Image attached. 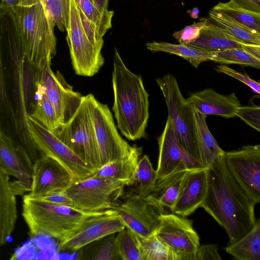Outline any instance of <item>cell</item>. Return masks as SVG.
Returning <instances> with one entry per match:
<instances>
[{"label": "cell", "instance_id": "cell-1", "mask_svg": "<svg viewBox=\"0 0 260 260\" xmlns=\"http://www.w3.org/2000/svg\"><path fill=\"white\" fill-rule=\"evenodd\" d=\"M256 204L230 172L224 155L208 168L207 192L201 207L225 231L229 245L254 226Z\"/></svg>", "mask_w": 260, "mask_h": 260}, {"label": "cell", "instance_id": "cell-2", "mask_svg": "<svg viewBox=\"0 0 260 260\" xmlns=\"http://www.w3.org/2000/svg\"><path fill=\"white\" fill-rule=\"evenodd\" d=\"M114 103L117 127L128 140L145 138L149 117V94L142 77L131 72L115 49L112 72Z\"/></svg>", "mask_w": 260, "mask_h": 260}, {"label": "cell", "instance_id": "cell-3", "mask_svg": "<svg viewBox=\"0 0 260 260\" xmlns=\"http://www.w3.org/2000/svg\"><path fill=\"white\" fill-rule=\"evenodd\" d=\"M96 212L46 202L26 194L23 197L22 215L32 237L46 236L62 241Z\"/></svg>", "mask_w": 260, "mask_h": 260}, {"label": "cell", "instance_id": "cell-4", "mask_svg": "<svg viewBox=\"0 0 260 260\" xmlns=\"http://www.w3.org/2000/svg\"><path fill=\"white\" fill-rule=\"evenodd\" d=\"M13 9L17 13L22 30L26 60L38 68L56 53L54 24L49 17L43 0H21Z\"/></svg>", "mask_w": 260, "mask_h": 260}, {"label": "cell", "instance_id": "cell-5", "mask_svg": "<svg viewBox=\"0 0 260 260\" xmlns=\"http://www.w3.org/2000/svg\"><path fill=\"white\" fill-rule=\"evenodd\" d=\"M80 158L96 171L101 168L94 129L86 96L73 116L54 133Z\"/></svg>", "mask_w": 260, "mask_h": 260}, {"label": "cell", "instance_id": "cell-6", "mask_svg": "<svg viewBox=\"0 0 260 260\" xmlns=\"http://www.w3.org/2000/svg\"><path fill=\"white\" fill-rule=\"evenodd\" d=\"M156 81L166 103L168 117L170 119L180 142L185 149L199 160L193 108L183 96L177 79L173 75L166 74Z\"/></svg>", "mask_w": 260, "mask_h": 260}, {"label": "cell", "instance_id": "cell-7", "mask_svg": "<svg viewBox=\"0 0 260 260\" xmlns=\"http://www.w3.org/2000/svg\"><path fill=\"white\" fill-rule=\"evenodd\" d=\"M111 209L121 216L126 227L137 235L147 237L154 233L160 217L166 213L164 207L150 195H140L136 189L123 191Z\"/></svg>", "mask_w": 260, "mask_h": 260}, {"label": "cell", "instance_id": "cell-8", "mask_svg": "<svg viewBox=\"0 0 260 260\" xmlns=\"http://www.w3.org/2000/svg\"><path fill=\"white\" fill-rule=\"evenodd\" d=\"M26 122L29 138L40 156L47 155L60 163L72 176L74 182L94 175L96 171L80 158L54 133L29 115L26 117Z\"/></svg>", "mask_w": 260, "mask_h": 260}, {"label": "cell", "instance_id": "cell-9", "mask_svg": "<svg viewBox=\"0 0 260 260\" xmlns=\"http://www.w3.org/2000/svg\"><path fill=\"white\" fill-rule=\"evenodd\" d=\"M125 186L126 181L93 175L72 183L62 193L72 200L74 208L98 212L111 209Z\"/></svg>", "mask_w": 260, "mask_h": 260}, {"label": "cell", "instance_id": "cell-10", "mask_svg": "<svg viewBox=\"0 0 260 260\" xmlns=\"http://www.w3.org/2000/svg\"><path fill=\"white\" fill-rule=\"evenodd\" d=\"M86 96L98 146L101 167L128 155L133 149L120 135L106 104L91 93Z\"/></svg>", "mask_w": 260, "mask_h": 260}, {"label": "cell", "instance_id": "cell-11", "mask_svg": "<svg viewBox=\"0 0 260 260\" xmlns=\"http://www.w3.org/2000/svg\"><path fill=\"white\" fill-rule=\"evenodd\" d=\"M67 40L72 64L77 75L92 77L104 64L101 51L89 41L83 29L78 5L70 0V11L68 23Z\"/></svg>", "mask_w": 260, "mask_h": 260}, {"label": "cell", "instance_id": "cell-12", "mask_svg": "<svg viewBox=\"0 0 260 260\" xmlns=\"http://www.w3.org/2000/svg\"><path fill=\"white\" fill-rule=\"evenodd\" d=\"M52 58L36 68L34 81L42 85L56 113L60 126L73 116L79 107L83 96L75 91L58 71L51 69Z\"/></svg>", "mask_w": 260, "mask_h": 260}, {"label": "cell", "instance_id": "cell-13", "mask_svg": "<svg viewBox=\"0 0 260 260\" xmlns=\"http://www.w3.org/2000/svg\"><path fill=\"white\" fill-rule=\"evenodd\" d=\"M126 227L119 213L113 209L98 211L88 217L72 234L59 241L61 251H76L105 236Z\"/></svg>", "mask_w": 260, "mask_h": 260}, {"label": "cell", "instance_id": "cell-14", "mask_svg": "<svg viewBox=\"0 0 260 260\" xmlns=\"http://www.w3.org/2000/svg\"><path fill=\"white\" fill-rule=\"evenodd\" d=\"M155 234L176 252L179 260H194L200 243L192 220L172 212L164 213Z\"/></svg>", "mask_w": 260, "mask_h": 260}, {"label": "cell", "instance_id": "cell-15", "mask_svg": "<svg viewBox=\"0 0 260 260\" xmlns=\"http://www.w3.org/2000/svg\"><path fill=\"white\" fill-rule=\"evenodd\" d=\"M224 157L237 182L256 204L260 203V145H245L225 151Z\"/></svg>", "mask_w": 260, "mask_h": 260}, {"label": "cell", "instance_id": "cell-16", "mask_svg": "<svg viewBox=\"0 0 260 260\" xmlns=\"http://www.w3.org/2000/svg\"><path fill=\"white\" fill-rule=\"evenodd\" d=\"M0 169L16 180L10 182L16 195L30 191L32 187L34 163L22 146H16L12 139L2 131L0 132Z\"/></svg>", "mask_w": 260, "mask_h": 260}, {"label": "cell", "instance_id": "cell-17", "mask_svg": "<svg viewBox=\"0 0 260 260\" xmlns=\"http://www.w3.org/2000/svg\"><path fill=\"white\" fill-rule=\"evenodd\" d=\"M157 140L158 158L156 170L157 179L172 173L180 164H183L188 169L205 168L198 159L184 147L169 117L163 132Z\"/></svg>", "mask_w": 260, "mask_h": 260}, {"label": "cell", "instance_id": "cell-18", "mask_svg": "<svg viewBox=\"0 0 260 260\" xmlns=\"http://www.w3.org/2000/svg\"><path fill=\"white\" fill-rule=\"evenodd\" d=\"M74 182L67 169L53 158L40 156L34 164L31 190L26 195L38 198L62 193Z\"/></svg>", "mask_w": 260, "mask_h": 260}, {"label": "cell", "instance_id": "cell-19", "mask_svg": "<svg viewBox=\"0 0 260 260\" xmlns=\"http://www.w3.org/2000/svg\"><path fill=\"white\" fill-rule=\"evenodd\" d=\"M208 168L190 170L185 176L172 213L186 217L201 207L207 192Z\"/></svg>", "mask_w": 260, "mask_h": 260}, {"label": "cell", "instance_id": "cell-20", "mask_svg": "<svg viewBox=\"0 0 260 260\" xmlns=\"http://www.w3.org/2000/svg\"><path fill=\"white\" fill-rule=\"evenodd\" d=\"M187 100L194 111L206 116L215 115L226 118L234 117L242 107L234 92L224 95L209 88L192 93Z\"/></svg>", "mask_w": 260, "mask_h": 260}, {"label": "cell", "instance_id": "cell-21", "mask_svg": "<svg viewBox=\"0 0 260 260\" xmlns=\"http://www.w3.org/2000/svg\"><path fill=\"white\" fill-rule=\"evenodd\" d=\"M16 194L10 185L9 176L0 169V244L7 242L17 218Z\"/></svg>", "mask_w": 260, "mask_h": 260}, {"label": "cell", "instance_id": "cell-22", "mask_svg": "<svg viewBox=\"0 0 260 260\" xmlns=\"http://www.w3.org/2000/svg\"><path fill=\"white\" fill-rule=\"evenodd\" d=\"M187 45L209 52L243 48V45L225 28L208 20L201 29L199 37Z\"/></svg>", "mask_w": 260, "mask_h": 260}, {"label": "cell", "instance_id": "cell-23", "mask_svg": "<svg viewBox=\"0 0 260 260\" xmlns=\"http://www.w3.org/2000/svg\"><path fill=\"white\" fill-rule=\"evenodd\" d=\"M190 170L192 169H188L183 164H180L172 173L156 180L149 195L171 211L179 195L183 180Z\"/></svg>", "mask_w": 260, "mask_h": 260}, {"label": "cell", "instance_id": "cell-24", "mask_svg": "<svg viewBox=\"0 0 260 260\" xmlns=\"http://www.w3.org/2000/svg\"><path fill=\"white\" fill-rule=\"evenodd\" d=\"M206 116L194 111L196 139L199 160L209 168L225 151L218 145L207 124Z\"/></svg>", "mask_w": 260, "mask_h": 260}, {"label": "cell", "instance_id": "cell-25", "mask_svg": "<svg viewBox=\"0 0 260 260\" xmlns=\"http://www.w3.org/2000/svg\"><path fill=\"white\" fill-rule=\"evenodd\" d=\"M142 149L133 145L126 156L107 164L98 169L94 176L126 181L128 186L134 184V178Z\"/></svg>", "mask_w": 260, "mask_h": 260}, {"label": "cell", "instance_id": "cell-26", "mask_svg": "<svg viewBox=\"0 0 260 260\" xmlns=\"http://www.w3.org/2000/svg\"><path fill=\"white\" fill-rule=\"evenodd\" d=\"M224 250L235 259L260 260V217L246 234Z\"/></svg>", "mask_w": 260, "mask_h": 260}, {"label": "cell", "instance_id": "cell-27", "mask_svg": "<svg viewBox=\"0 0 260 260\" xmlns=\"http://www.w3.org/2000/svg\"><path fill=\"white\" fill-rule=\"evenodd\" d=\"M148 50L153 52H165L180 56L198 68L202 63L212 60L213 52L194 48L187 44H174L153 41L146 45Z\"/></svg>", "mask_w": 260, "mask_h": 260}, {"label": "cell", "instance_id": "cell-28", "mask_svg": "<svg viewBox=\"0 0 260 260\" xmlns=\"http://www.w3.org/2000/svg\"><path fill=\"white\" fill-rule=\"evenodd\" d=\"M36 87L35 108L31 117L42 123L51 132L55 133L60 127L54 109L49 100L44 87L35 82Z\"/></svg>", "mask_w": 260, "mask_h": 260}, {"label": "cell", "instance_id": "cell-29", "mask_svg": "<svg viewBox=\"0 0 260 260\" xmlns=\"http://www.w3.org/2000/svg\"><path fill=\"white\" fill-rule=\"evenodd\" d=\"M211 22L225 28L242 44L259 45L260 35L256 34L229 16L212 9L209 12Z\"/></svg>", "mask_w": 260, "mask_h": 260}, {"label": "cell", "instance_id": "cell-30", "mask_svg": "<svg viewBox=\"0 0 260 260\" xmlns=\"http://www.w3.org/2000/svg\"><path fill=\"white\" fill-rule=\"evenodd\" d=\"M78 259L96 260L120 259L116 236L112 234L95 240L81 248Z\"/></svg>", "mask_w": 260, "mask_h": 260}, {"label": "cell", "instance_id": "cell-31", "mask_svg": "<svg viewBox=\"0 0 260 260\" xmlns=\"http://www.w3.org/2000/svg\"><path fill=\"white\" fill-rule=\"evenodd\" d=\"M144 260H179L176 252L160 239L155 232L147 237L138 235Z\"/></svg>", "mask_w": 260, "mask_h": 260}, {"label": "cell", "instance_id": "cell-32", "mask_svg": "<svg viewBox=\"0 0 260 260\" xmlns=\"http://www.w3.org/2000/svg\"><path fill=\"white\" fill-rule=\"evenodd\" d=\"M117 252L120 259L144 260L138 235L125 227L116 236Z\"/></svg>", "mask_w": 260, "mask_h": 260}, {"label": "cell", "instance_id": "cell-33", "mask_svg": "<svg viewBox=\"0 0 260 260\" xmlns=\"http://www.w3.org/2000/svg\"><path fill=\"white\" fill-rule=\"evenodd\" d=\"M212 10L224 14L253 32L260 35V14L239 8L230 2H220Z\"/></svg>", "mask_w": 260, "mask_h": 260}, {"label": "cell", "instance_id": "cell-34", "mask_svg": "<svg viewBox=\"0 0 260 260\" xmlns=\"http://www.w3.org/2000/svg\"><path fill=\"white\" fill-rule=\"evenodd\" d=\"M212 61L221 64H236L260 69V60L244 48L213 52Z\"/></svg>", "mask_w": 260, "mask_h": 260}, {"label": "cell", "instance_id": "cell-35", "mask_svg": "<svg viewBox=\"0 0 260 260\" xmlns=\"http://www.w3.org/2000/svg\"><path fill=\"white\" fill-rule=\"evenodd\" d=\"M156 180V171L153 169L149 157L144 155L138 161L134 178V184L138 185L137 191L141 196L148 195Z\"/></svg>", "mask_w": 260, "mask_h": 260}, {"label": "cell", "instance_id": "cell-36", "mask_svg": "<svg viewBox=\"0 0 260 260\" xmlns=\"http://www.w3.org/2000/svg\"><path fill=\"white\" fill-rule=\"evenodd\" d=\"M79 8L96 26L99 36L103 38L112 27L113 15L101 13L90 0H75Z\"/></svg>", "mask_w": 260, "mask_h": 260}, {"label": "cell", "instance_id": "cell-37", "mask_svg": "<svg viewBox=\"0 0 260 260\" xmlns=\"http://www.w3.org/2000/svg\"><path fill=\"white\" fill-rule=\"evenodd\" d=\"M46 11L55 26L66 31L70 11V0H43Z\"/></svg>", "mask_w": 260, "mask_h": 260}, {"label": "cell", "instance_id": "cell-38", "mask_svg": "<svg viewBox=\"0 0 260 260\" xmlns=\"http://www.w3.org/2000/svg\"><path fill=\"white\" fill-rule=\"evenodd\" d=\"M207 21V19L203 18L198 22L186 26L182 29L174 32L173 36L179 44H189L199 37L201 29Z\"/></svg>", "mask_w": 260, "mask_h": 260}, {"label": "cell", "instance_id": "cell-39", "mask_svg": "<svg viewBox=\"0 0 260 260\" xmlns=\"http://www.w3.org/2000/svg\"><path fill=\"white\" fill-rule=\"evenodd\" d=\"M215 70L218 73H223L242 82L260 96V81H256L250 78L247 74H242L224 65L217 66Z\"/></svg>", "mask_w": 260, "mask_h": 260}, {"label": "cell", "instance_id": "cell-40", "mask_svg": "<svg viewBox=\"0 0 260 260\" xmlns=\"http://www.w3.org/2000/svg\"><path fill=\"white\" fill-rule=\"evenodd\" d=\"M237 116L249 126L260 132V107L242 106L238 109Z\"/></svg>", "mask_w": 260, "mask_h": 260}, {"label": "cell", "instance_id": "cell-41", "mask_svg": "<svg viewBox=\"0 0 260 260\" xmlns=\"http://www.w3.org/2000/svg\"><path fill=\"white\" fill-rule=\"evenodd\" d=\"M79 11L82 26L87 38L96 48L102 50L104 40L99 36L95 25L86 17L80 8Z\"/></svg>", "mask_w": 260, "mask_h": 260}, {"label": "cell", "instance_id": "cell-42", "mask_svg": "<svg viewBox=\"0 0 260 260\" xmlns=\"http://www.w3.org/2000/svg\"><path fill=\"white\" fill-rule=\"evenodd\" d=\"M218 248L215 244L200 245L197 249L194 260H221Z\"/></svg>", "mask_w": 260, "mask_h": 260}, {"label": "cell", "instance_id": "cell-43", "mask_svg": "<svg viewBox=\"0 0 260 260\" xmlns=\"http://www.w3.org/2000/svg\"><path fill=\"white\" fill-rule=\"evenodd\" d=\"M36 198L46 202L73 207L72 200L64 193H55Z\"/></svg>", "mask_w": 260, "mask_h": 260}, {"label": "cell", "instance_id": "cell-44", "mask_svg": "<svg viewBox=\"0 0 260 260\" xmlns=\"http://www.w3.org/2000/svg\"><path fill=\"white\" fill-rule=\"evenodd\" d=\"M230 2L239 8L260 14V0H230Z\"/></svg>", "mask_w": 260, "mask_h": 260}, {"label": "cell", "instance_id": "cell-45", "mask_svg": "<svg viewBox=\"0 0 260 260\" xmlns=\"http://www.w3.org/2000/svg\"><path fill=\"white\" fill-rule=\"evenodd\" d=\"M98 10L105 15H114L113 11L108 10L109 0H90Z\"/></svg>", "mask_w": 260, "mask_h": 260}, {"label": "cell", "instance_id": "cell-46", "mask_svg": "<svg viewBox=\"0 0 260 260\" xmlns=\"http://www.w3.org/2000/svg\"><path fill=\"white\" fill-rule=\"evenodd\" d=\"M243 48L260 60V46L242 44Z\"/></svg>", "mask_w": 260, "mask_h": 260}, {"label": "cell", "instance_id": "cell-47", "mask_svg": "<svg viewBox=\"0 0 260 260\" xmlns=\"http://www.w3.org/2000/svg\"><path fill=\"white\" fill-rule=\"evenodd\" d=\"M21 0H1L0 7L14 8L18 7Z\"/></svg>", "mask_w": 260, "mask_h": 260}]
</instances>
